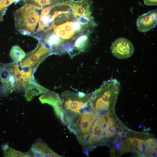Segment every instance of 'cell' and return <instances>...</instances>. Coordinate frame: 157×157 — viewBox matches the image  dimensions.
<instances>
[{
  "label": "cell",
  "mask_w": 157,
  "mask_h": 157,
  "mask_svg": "<svg viewBox=\"0 0 157 157\" xmlns=\"http://www.w3.org/2000/svg\"><path fill=\"white\" fill-rule=\"evenodd\" d=\"M73 27L76 32L79 33L84 31L82 26L80 23L76 19L73 21Z\"/></svg>",
  "instance_id": "obj_19"
},
{
  "label": "cell",
  "mask_w": 157,
  "mask_h": 157,
  "mask_svg": "<svg viewBox=\"0 0 157 157\" xmlns=\"http://www.w3.org/2000/svg\"><path fill=\"white\" fill-rule=\"evenodd\" d=\"M34 156L61 157L53 152L44 143L38 142L33 145L31 149Z\"/></svg>",
  "instance_id": "obj_15"
},
{
  "label": "cell",
  "mask_w": 157,
  "mask_h": 157,
  "mask_svg": "<svg viewBox=\"0 0 157 157\" xmlns=\"http://www.w3.org/2000/svg\"><path fill=\"white\" fill-rule=\"evenodd\" d=\"M88 34H82L76 37L74 44V49L81 53L85 52L88 47L89 39Z\"/></svg>",
  "instance_id": "obj_16"
},
{
  "label": "cell",
  "mask_w": 157,
  "mask_h": 157,
  "mask_svg": "<svg viewBox=\"0 0 157 157\" xmlns=\"http://www.w3.org/2000/svg\"><path fill=\"white\" fill-rule=\"evenodd\" d=\"M73 24L72 21H67L59 25L55 24L54 33L62 39L63 43L69 41L74 43L76 38L74 35L76 32L73 28Z\"/></svg>",
  "instance_id": "obj_13"
},
{
  "label": "cell",
  "mask_w": 157,
  "mask_h": 157,
  "mask_svg": "<svg viewBox=\"0 0 157 157\" xmlns=\"http://www.w3.org/2000/svg\"><path fill=\"white\" fill-rule=\"evenodd\" d=\"M133 141V139L132 138H129L127 139V141L128 143L131 144V143H132V141Z\"/></svg>",
  "instance_id": "obj_27"
},
{
  "label": "cell",
  "mask_w": 157,
  "mask_h": 157,
  "mask_svg": "<svg viewBox=\"0 0 157 157\" xmlns=\"http://www.w3.org/2000/svg\"><path fill=\"white\" fill-rule=\"evenodd\" d=\"M144 4L147 6L156 5L157 0H144Z\"/></svg>",
  "instance_id": "obj_22"
},
{
  "label": "cell",
  "mask_w": 157,
  "mask_h": 157,
  "mask_svg": "<svg viewBox=\"0 0 157 157\" xmlns=\"http://www.w3.org/2000/svg\"><path fill=\"white\" fill-rule=\"evenodd\" d=\"M92 94V93L86 94L81 92L76 93L67 91L61 95L64 124L67 126L70 131L81 113L93 112L91 106Z\"/></svg>",
  "instance_id": "obj_1"
},
{
  "label": "cell",
  "mask_w": 157,
  "mask_h": 157,
  "mask_svg": "<svg viewBox=\"0 0 157 157\" xmlns=\"http://www.w3.org/2000/svg\"><path fill=\"white\" fill-rule=\"evenodd\" d=\"M56 4L57 3L51 6L48 7L44 9H43V10L41 11L40 16H43L49 14L50 11L56 6Z\"/></svg>",
  "instance_id": "obj_21"
},
{
  "label": "cell",
  "mask_w": 157,
  "mask_h": 157,
  "mask_svg": "<svg viewBox=\"0 0 157 157\" xmlns=\"http://www.w3.org/2000/svg\"><path fill=\"white\" fill-rule=\"evenodd\" d=\"M136 25L138 30L144 32L154 28L157 25V10L150 11L139 16Z\"/></svg>",
  "instance_id": "obj_12"
},
{
  "label": "cell",
  "mask_w": 157,
  "mask_h": 157,
  "mask_svg": "<svg viewBox=\"0 0 157 157\" xmlns=\"http://www.w3.org/2000/svg\"><path fill=\"white\" fill-rule=\"evenodd\" d=\"M142 125H141L139 126V128H142Z\"/></svg>",
  "instance_id": "obj_29"
},
{
  "label": "cell",
  "mask_w": 157,
  "mask_h": 157,
  "mask_svg": "<svg viewBox=\"0 0 157 157\" xmlns=\"http://www.w3.org/2000/svg\"><path fill=\"white\" fill-rule=\"evenodd\" d=\"M2 88V86H1V85L0 84V95H1V93Z\"/></svg>",
  "instance_id": "obj_28"
},
{
  "label": "cell",
  "mask_w": 157,
  "mask_h": 157,
  "mask_svg": "<svg viewBox=\"0 0 157 157\" xmlns=\"http://www.w3.org/2000/svg\"><path fill=\"white\" fill-rule=\"evenodd\" d=\"M130 144L125 140L121 144V150L122 152H126L131 149Z\"/></svg>",
  "instance_id": "obj_20"
},
{
  "label": "cell",
  "mask_w": 157,
  "mask_h": 157,
  "mask_svg": "<svg viewBox=\"0 0 157 157\" xmlns=\"http://www.w3.org/2000/svg\"><path fill=\"white\" fill-rule=\"evenodd\" d=\"M0 81L2 84V91L0 96H7L13 92L15 85L14 78L7 69L6 65L1 62Z\"/></svg>",
  "instance_id": "obj_10"
},
{
  "label": "cell",
  "mask_w": 157,
  "mask_h": 157,
  "mask_svg": "<svg viewBox=\"0 0 157 157\" xmlns=\"http://www.w3.org/2000/svg\"><path fill=\"white\" fill-rule=\"evenodd\" d=\"M91 0H81L75 1L70 0L69 5L71 12L74 17L78 20L83 15H84L89 20L94 21L90 10Z\"/></svg>",
  "instance_id": "obj_9"
},
{
  "label": "cell",
  "mask_w": 157,
  "mask_h": 157,
  "mask_svg": "<svg viewBox=\"0 0 157 157\" xmlns=\"http://www.w3.org/2000/svg\"><path fill=\"white\" fill-rule=\"evenodd\" d=\"M114 148L117 150H120L121 149V145L119 142L118 141L117 138L115 139L114 143Z\"/></svg>",
  "instance_id": "obj_23"
},
{
  "label": "cell",
  "mask_w": 157,
  "mask_h": 157,
  "mask_svg": "<svg viewBox=\"0 0 157 157\" xmlns=\"http://www.w3.org/2000/svg\"><path fill=\"white\" fill-rule=\"evenodd\" d=\"M31 1L35 2L39 6L43 8L46 6L51 5V3L55 2L53 0H31Z\"/></svg>",
  "instance_id": "obj_18"
},
{
  "label": "cell",
  "mask_w": 157,
  "mask_h": 157,
  "mask_svg": "<svg viewBox=\"0 0 157 157\" xmlns=\"http://www.w3.org/2000/svg\"><path fill=\"white\" fill-rule=\"evenodd\" d=\"M132 143L134 146L138 148L140 144L139 139L137 138H133Z\"/></svg>",
  "instance_id": "obj_24"
},
{
  "label": "cell",
  "mask_w": 157,
  "mask_h": 157,
  "mask_svg": "<svg viewBox=\"0 0 157 157\" xmlns=\"http://www.w3.org/2000/svg\"><path fill=\"white\" fill-rule=\"evenodd\" d=\"M91 113H81L78 117L71 132L76 136L79 143L83 145L89 134L99 113L94 111Z\"/></svg>",
  "instance_id": "obj_4"
},
{
  "label": "cell",
  "mask_w": 157,
  "mask_h": 157,
  "mask_svg": "<svg viewBox=\"0 0 157 157\" xmlns=\"http://www.w3.org/2000/svg\"><path fill=\"white\" fill-rule=\"evenodd\" d=\"M43 9L37 5L27 4L17 11L14 17L18 31L24 35H36L40 18L39 11Z\"/></svg>",
  "instance_id": "obj_2"
},
{
  "label": "cell",
  "mask_w": 157,
  "mask_h": 157,
  "mask_svg": "<svg viewBox=\"0 0 157 157\" xmlns=\"http://www.w3.org/2000/svg\"><path fill=\"white\" fill-rule=\"evenodd\" d=\"M51 91L38 84L33 74L30 78L29 85L25 91V96L28 101H31L33 97Z\"/></svg>",
  "instance_id": "obj_14"
},
{
  "label": "cell",
  "mask_w": 157,
  "mask_h": 157,
  "mask_svg": "<svg viewBox=\"0 0 157 157\" xmlns=\"http://www.w3.org/2000/svg\"><path fill=\"white\" fill-rule=\"evenodd\" d=\"M26 55L24 51L18 46H13L10 52V56L12 60L16 62H20Z\"/></svg>",
  "instance_id": "obj_17"
},
{
  "label": "cell",
  "mask_w": 157,
  "mask_h": 157,
  "mask_svg": "<svg viewBox=\"0 0 157 157\" xmlns=\"http://www.w3.org/2000/svg\"><path fill=\"white\" fill-rule=\"evenodd\" d=\"M105 117L101 116L94 123L89 134L83 145L84 151L87 154H88V149L89 145L100 141L104 137L103 133L106 124Z\"/></svg>",
  "instance_id": "obj_8"
},
{
  "label": "cell",
  "mask_w": 157,
  "mask_h": 157,
  "mask_svg": "<svg viewBox=\"0 0 157 157\" xmlns=\"http://www.w3.org/2000/svg\"><path fill=\"white\" fill-rule=\"evenodd\" d=\"M121 86L119 82L115 79L112 78L104 81L98 89L92 93L91 101L93 110H108L112 94L120 89Z\"/></svg>",
  "instance_id": "obj_3"
},
{
  "label": "cell",
  "mask_w": 157,
  "mask_h": 157,
  "mask_svg": "<svg viewBox=\"0 0 157 157\" xmlns=\"http://www.w3.org/2000/svg\"><path fill=\"white\" fill-rule=\"evenodd\" d=\"M39 99L42 103L47 104L53 106L56 114L62 124H64L61 101L57 94L50 91L44 93L39 98Z\"/></svg>",
  "instance_id": "obj_11"
},
{
  "label": "cell",
  "mask_w": 157,
  "mask_h": 157,
  "mask_svg": "<svg viewBox=\"0 0 157 157\" xmlns=\"http://www.w3.org/2000/svg\"><path fill=\"white\" fill-rule=\"evenodd\" d=\"M122 153L119 150H115L113 152V155L116 156H119L121 155Z\"/></svg>",
  "instance_id": "obj_25"
},
{
  "label": "cell",
  "mask_w": 157,
  "mask_h": 157,
  "mask_svg": "<svg viewBox=\"0 0 157 157\" xmlns=\"http://www.w3.org/2000/svg\"><path fill=\"white\" fill-rule=\"evenodd\" d=\"M51 55V51L39 41L37 47L26 54L19 65L21 68L29 69L35 72L39 65Z\"/></svg>",
  "instance_id": "obj_6"
},
{
  "label": "cell",
  "mask_w": 157,
  "mask_h": 157,
  "mask_svg": "<svg viewBox=\"0 0 157 157\" xmlns=\"http://www.w3.org/2000/svg\"><path fill=\"white\" fill-rule=\"evenodd\" d=\"M111 48L113 55L121 59L131 57L134 51L132 43L128 39L124 38L116 39L112 44Z\"/></svg>",
  "instance_id": "obj_7"
},
{
  "label": "cell",
  "mask_w": 157,
  "mask_h": 157,
  "mask_svg": "<svg viewBox=\"0 0 157 157\" xmlns=\"http://www.w3.org/2000/svg\"><path fill=\"white\" fill-rule=\"evenodd\" d=\"M5 65L7 69L14 78V90L18 93L25 91L34 72L29 69L21 68L18 62H14Z\"/></svg>",
  "instance_id": "obj_5"
},
{
  "label": "cell",
  "mask_w": 157,
  "mask_h": 157,
  "mask_svg": "<svg viewBox=\"0 0 157 157\" xmlns=\"http://www.w3.org/2000/svg\"><path fill=\"white\" fill-rule=\"evenodd\" d=\"M119 135L122 137H126V133L124 132H121L118 133Z\"/></svg>",
  "instance_id": "obj_26"
}]
</instances>
